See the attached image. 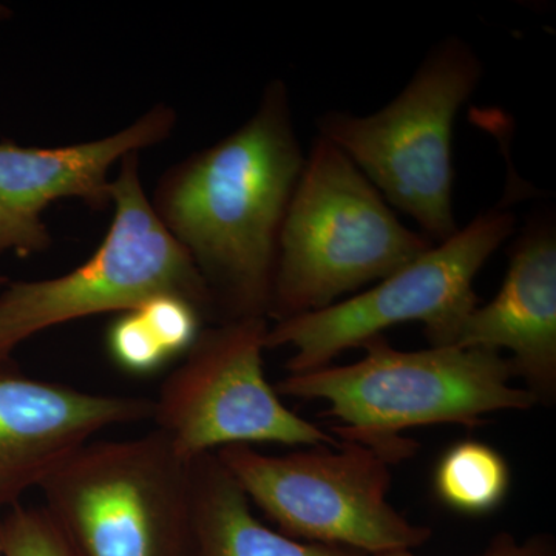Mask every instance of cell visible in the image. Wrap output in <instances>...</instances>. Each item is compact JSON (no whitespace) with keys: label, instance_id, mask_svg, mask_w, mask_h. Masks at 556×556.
Wrapping results in <instances>:
<instances>
[{"label":"cell","instance_id":"obj_1","mask_svg":"<svg viewBox=\"0 0 556 556\" xmlns=\"http://www.w3.org/2000/svg\"><path fill=\"white\" fill-rule=\"evenodd\" d=\"M306 155L285 80L239 129L169 167L150 204L199 269L214 324L269 318L278 247Z\"/></svg>","mask_w":556,"mask_h":556},{"label":"cell","instance_id":"obj_2","mask_svg":"<svg viewBox=\"0 0 556 556\" xmlns=\"http://www.w3.org/2000/svg\"><path fill=\"white\" fill-rule=\"evenodd\" d=\"M367 356L343 367L289 375L278 396L325 401L340 441L356 442L394 466L416 453L402 431L434 424L478 428L490 413L530 409L538 399L510 386V358L479 348L401 351L382 336L367 340Z\"/></svg>","mask_w":556,"mask_h":556},{"label":"cell","instance_id":"obj_3","mask_svg":"<svg viewBox=\"0 0 556 556\" xmlns=\"http://www.w3.org/2000/svg\"><path fill=\"white\" fill-rule=\"evenodd\" d=\"M433 244L402 225L356 164L317 135L281 229L269 317L328 308Z\"/></svg>","mask_w":556,"mask_h":556},{"label":"cell","instance_id":"obj_4","mask_svg":"<svg viewBox=\"0 0 556 556\" xmlns=\"http://www.w3.org/2000/svg\"><path fill=\"white\" fill-rule=\"evenodd\" d=\"M484 65L466 40L450 36L420 62L405 89L367 116L331 110L318 137L342 150L391 206L438 244L455 236L453 127L477 91Z\"/></svg>","mask_w":556,"mask_h":556},{"label":"cell","instance_id":"obj_5","mask_svg":"<svg viewBox=\"0 0 556 556\" xmlns=\"http://www.w3.org/2000/svg\"><path fill=\"white\" fill-rule=\"evenodd\" d=\"M112 223L86 263L64 276L9 281L0 291V362L47 329L138 308L177 295L214 324L206 283L186 249L156 217L141 179L139 152L119 161L112 181Z\"/></svg>","mask_w":556,"mask_h":556},{"label":"cell","instance_id":"obj_6","mask_svg":"<svg viewBox=\"0 0 556 556\" xmlns=\"http://www.w3.org/2000/svg\"><path fill=\"white\" fill-rule=\"evenodd\" d=\"M39 489L78 556H195L192 460L159 430L91 441Z\"/></svg>","mask_w":556,"mask_h":556},{"label":"cell","instance_id":"obj_7","mask_svg":"<svg viewBox=\"0 0 556 556\" xmlns=\"http://www.w3.org/2000/svg\"><path fill=\"white\" fill-rule=\"evenodd\" d=\"M511 212L492 208L464 229L378 281L375 288L314 313L269 327L266 350L291 346L289 375L328 367L343 351L361 348L399 324L419 321L431 346H453L479 305L473 283L486 260L510 239Z\"/></svg>","mask_w":556,"mask_h":556},{"label":"cell","instance_id":"obj_8","mask_svg":"<svg viewBox=\"0 0 556 556\" xmlns=\"http://www.w3.org/2000/svg\"><path fill=\"white\" fill-rule=\"evenodd\" d=\"M281 533L306 543L354 548L368 556L413 551L431 538L388 501L390 464L364 445L340 441L283 456L251 445L215 452Z\"/></svg>","mask_w":556,"mask_h":556},{"label":"cell","instance_id":"obj_9","mask_svg":"<svg viewBox=\"0 0 556 556\" xmlns=\"http://www.w3.org/2000/svg\"><path fill=\"white\" fill-rule=\"evenodd\" d=\"M268 318L212 324L153 399L152 420L193 460L228 445H331L339 439L291 412L263 368Z\"/></svg>","mask_w":556,"mask_h":556},{"label":"cell","instance_id":"obj_10","mask_svg":"<svg viewBox=\"0 0 556 556\" xmlns=\"http://www.w3.org/2000/svg\"><path fill=\"white\" fill-rule=\"evenodd\" d=\"M177 112L156 104L109 137L61 148H22L0 141V254H42L53 244L43 212L60 200H79L93 211L112 206V167L129 153L167 141Z\"/></svg>","mask_w":556,"mask_h":556},{"label":"cell","instance_id":"obj_11","mask_svg":"<svg viewBox=\"0 0 556 556\" xmlns=\"http://www.w3.org/2000/svg\"><path fill=\"white\" fill-rule=\"evenodd\" d=\"M152 415L153 399L90 393L0 362V508L20 504L105 428Z\"/></svg>","mask_w":556,"mask_h":556},{"label":"cell","instance_id":"obj_12","mask_svg":"<svg viewBox=\"0 0 556 556\" xmlns=\"http://www.w3.org/2000/svg\"><path fill=\"white\" fill-rule=\"evenodd\" d=\"M506 350L538 404L556 397V228L552 215L529 219L508 255L496 298L471 311L455 345Z\"/></svg>","mask_w":556,"mask_h":556},{"label":"cell","instance_id":"obj_13","mask_svg":"<svg viewBox=\"0 0 556 556\" xmlns=\"http://www.w3.org/2000/svg\"><path fill=\"white\" fill-rule=\"evenodd\" d=\"M251 501L215 453L192 460L195 556H368L332 544L303 543L258 521Z\"/></svg>","mask_w":556,"mask_h":556},{"label":"cell","instance_id":"obj_14","mask_svg":"<svg viewBox=\"0 0 556 556\" xmlns=\"http://www.w3.org/2000/svg\"><path fill=\"white\" fill-rule=\"evenodd\" d=\"M510 481L506 457L479 441L450 447L439 459L433 477L438 500L470 517L495 511L506 500Z\"/></svg>","mask_w":556,"mask_h":556},{"label":"cell","instance_id":"obj_15","mask_svg":"<svg viewBox=\"0 0 556 556\" xmlns=\"http://www.w3.org/2000/svg\"><path fill=\"white\" fill-rule=\"evenodd\" d=\"M3 556H78L46 508L11 506L0 519Z\"/></svg>","mask_w":556,"mask_h":556},{"label":"cell","instance_id":"obj_16","mask_svg":"<svg viewBox=\"0 0 556 556\" xmlns=\"http://www.w3.org/2000/svg\"><path fill=\"white\" fill-rule=\"evenodd\" d=\"M108 350L116 367L130 375H152L172 361L138 309L116 314L108 331Z\"/></svg>","mask_w":556,"mask_h":556},{"label":"cell","instance_id":"obj_17","mask_svg":"<svg viewBox=\"0 0 556 556\" xmlns=\"http://www.w3.org/2000/svg\"><path fill=\"white\" fill-rule=\"evenodd\" d=\"M375 556H417L412 551L388 552ZM478 556H556V543L547 533L518 541L510 533H500L490 541L489 547Z\"/></svg>","mask_w":556,"mask_h":556},{"label":"cell","instance_id":"obj_18","mask_svg":"<svg viewBox=\"0 0 556 556\" xmlns=\"http://www.w3.org/2000/svg\"><path fill=\"white\" fill-rule=\"evenodd\" d=\"M9 278H7L5 276H2V274H0V288H3L5 287L7 283H9Z\"/></svg>","mask_w":556,"mask_h":556},{"label":"cell","instance_id":"obj_19","mask_svg":"<svg viewBox=\"0 0 556 556\" xmlns=\"http://www.w3.org/2000/svg\"><path fill=\"white\" fill-rule=\"evenodd\" d=\"M0 556H3V552H2V543H0Z\"/></svg>","mask_w":556,"mask_h":556}]
</instances>
